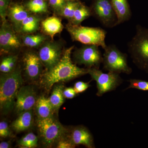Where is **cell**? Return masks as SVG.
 I'll use <instances>...</instances> for the list:
<instances>
[{
	"label": "cell",
	"instance_id": "obj_28",
	"mask_svg": "<svg viewBox=\"0 0 148 148\" xmlns=\"http://www.w3.org/2000/svg\"><path fill=\"white\" fill-rule=\"evenodd\" d=\"M9 2L10 0H0V15L3 22L6 21Z\"/></svg>",
	"mask_w": 148,
	"mask_h": 148
},
{
	"label": "cell",
	"instance_id": "obj_18",
	"mask_svg": "<svg viewBox=\"0 0 148 148\" xmlns=\"http://www.w3.org/2000/svg\"><path fill=\"white\" fill-rule=\"evenodd\" d=\"M8 14L17 29L21 22L30 15L27 8L18 4H14L11 6L8 9Z\"/></svg>",
	"mask_w": 148,
	"mask_h": 148
},
{
	"label": "cell",
	"instance_id": "obj_7",
	"mask_svg": "<svg viewBox=\"0 0 148 148\" xmlns=\"http://www.w3.org/2000/svg\"><path fill=\"white\" fill-rule=\"evenodd\" d=\"M88 74L92 79L96 82L98 89L96 95L98 97L116 90L123 81L119 74L111 72L105 73L98 68L88 69Z\"/></svg>",
	"mask_w": 148,
	"mask_h": 148
},
{
	"label": "cell",
	"instance_id": "obj_20",
	"mask_svg": "<svg viewBox=\"0 0 148 148\" xmlns=\"http://www.w3.org/2000/svg\"><path fill=\"white\" fill-rule=\"evenodd\" d=\"M40 21V19L38 16L30 15L21 22L18 30L26 35L34 33L39 28Z\"/></svg>",
	"mask_w": 148,
	"mask_h": 148
},
{
	"label": "cell",
	"instance_id": "obj_31",
	"mask_svg": "<svg viewBox=\"0 0 148 148\" xmlns=\"http://www.w3.org/2000/svg\"><path fill=\"white\" fill-rule=\"evenodd\" d=\"M90 86L89 82H84L82 81L77 82L74 85V88L77 94L82 93Z\"/></svg>",
	"mask_w": 148,
	"mask_h": 148
},
{
	"label": "cell",
	"instance_id": "obj_14",
	"mask_svg": "<svg viewBox=\"0 0 148 148\" xmlns=\"http://www.w3.org/2000/svg\"><path fill=\"white\" fill-rule=\"evenodd\" d=\"M70 140L75 146L83 145L88 148L95 147L92 134L82 125L76 126L72 130Z\"/></svg>",
	"mask_w": 148,
	"mask_h": 148
},
{
	"label": "cell",
	"instance_id": "obj_33",
	"mask_svg": "<svg viewBox=\"0 0 148 148\" xmlns=\"http://www.w3.org/2000/svg\"><path fill=\"white\" fill-rule=\"evenodd\" d=\"M56 145V147L58 148H73L75 147L70 139L68 140L64 138L60 140Z\"/></svg>",
	"mask_w": 148,
	"mask_h": 148
},
{
	"label": "cell",
	"instance_id": "obj_22",
	"mask_svg": "<svg viewBox=\"0 0 148 148\" xmlns=\"http://www.w3.org/2000/svg\"><path fill=\"white\" fill-rule=\"evenodd\" d=\"M92 11L86 6L81 3L74 13L73 19L69 23L79 25L83 21L92 15Z\"/></svg>",
	"mask_w": 148,
	"mask_h": 148
},
{
	"label": "cell",
	"instance_id": "obj_6",
	"mask_svg": "<svg viewBox=\"0 0 148 148\" xmlns=\"http://www.w3.org/2000/svg\"><path fill=\"white\" fill-rule=\"evenodd\" d=\"M103 54V69L108 72L130 75L132 69L128 65L127 56L114 45L107 46Z\"/></svg>",
	"mask_w": 148,
	"mask_h": 148
},
{
	"label": "cell",
	"instance_id": "obj_10",
	"mask_svg": "<svg viewBox=\"0 0 148 148\" xmlns=\"http://www.w3.org/2000/svg\"><path fill=\"white\" fill-rule=\"evenodd\" d=\"M58 43L53 41L45 42L39 51L38 55L47 71L53 68L61 59L64 52Z\"/></svg>",
	"mask_w": 148,
	"mask_h": 148
},
{
	"label": "cell",
	"instance_id": "obj_19",
	"mask_svg": "<svg viewBox=\"0 0 148 148\" xmlns=\"http://www.w3.org/2000/svg\"><path fill=\"white\" fill-rule=\"evenodd\" d=\"M34 108L38 119H40L53 116L55 112L49 98H45L44 95L38 98Z\"/></svg>",
	"mask_w": 148,
	"mask_h": 148
},
{
	"label": "cell",
	"instance_id": "obj_30",
	"mask_svg": "<svg viewBox=\"0 0 148 148\" xmlns=\"http://www.w3.org/2000/svg\"><path fill=\"white\" fill-rule=\"evenodd\" d=\"M66 2L65 0H49V4L54 10L59 13Z\"/></svg>",
	"mask_w": 148,
	"mask_h": 148
},
{
	"label": "cell",
	"instance_id": "obj_17",
	"mask_svg": "<svg viewBox=\"0 0 148 148\" xmlns=\"http://www.w3.org/2000/svg\"><path fill=\"white\" fill-rule=\"evenodd\" d=\"M43 32L53 40L56 34L61 33L64 29L61 19L53 16L48 17L41 22Z\"/></svg>",
	"mask_w": 148,
	"mask_h": 148
},
{
	"label": "cell",
	"instance_id": "obj_21",
	"mask_svg": "<svg viewBox=\"0 0 148 148\" xmlns=\"http://www.w3.org/2000/svg\"><path fill=\"white\" fill-rule=\"evenodd\" d=\"M64 88V85L61 84L55 85L51 95L48 98L55 112H58L65 101V98L63 94Z\"/></svg>",
	"mask_w": 148,
	"mask_h": 148
},
{
	"label": "cell",
	"instance_id": "obj_11",
	"mask_svg": "<svg viewBox=\"0 0 148 148\" xmlns=\"http://www.w3.org/2000/svg\"><path fill=\"white\" fill-rule=\"evenodd\" d=\"M38 98L34 88L32 86H22L16 95L14 110L16 113L33 110Z\"/></svg>",
	"mask_w": 148,
	"mask_h": 148
},
{
	"label": "cell",
	"instance_id": "obj_8",
	"mask_svg": "<svg viewBox=\"0 0 148 148\" xmlns=\"http://www.w3.org/2000/svg\"><path fill=\"white\" fill-rule=\"evenodd\" d=\"M98 46L84 45L75 51L73 58L75 63L84 65L87 69L98 68L103 64V56Z\"/></svg>",
	"mask_w": 148,
	"mask_h": 148
},
{
	"label": "cell",
	"instance_id": "obj_15",
	"mask_svg": "<svg viewBox=\"0 0 148 148\" xmlns=\"http://www.w3.org/2000/svg\"><path fill=\"white\" fill-rule=\"evenodd\" d=\"M34 123L33 110L18 114V116L11 125V127L15 132L19 133L27 131L32 127Z\"/></svg>",
	"mask_w": 148,
	"mask_h": 148
},
{
	"label": "cell",
	"instance_id": "obj_24",
	"mask_svg": "<svg viewBox=\"0 0 148 148\" xmlns=\"http://www.w3.org/2000/svg\"><path fill=\"white\" fill-rule=\"evenodd\" d=\"M26 8L29 11L35 14L45 13L47 11L45 0H30L26 4Z\"/></svg>",
	"mask_w": 148,
	"mask_h": 148
},
{
	"label": "cell",
	"instance_id": "obj_32",
	"mask_svg": "<svg viewBox=\"0 0 148 148\" xmlns=\"http://www.w3.org/2000/svg\"><path fill=\"white\" fill-rule=\"evenodd\" d=\"M8 66L6 69V73H10L15 69L16 61H17V56L14 55H10L7 56Z\"/></svg>",
	"mask_w": 148,
	"mask_h": 148
},
{
	"label": "cell",
	"instance_id": "obj_4",
	"mask_svg": "<svg viewBox=\"0 0 148 148\" xmlns=\"http://www.w3.org/2000/svg\"><path fill=\"white\" fill-rule=\"evenodd\" d=\"M66 28L73 41L87 45L101 46L104 49L107 47L106 42L107 32L102 28L84 27L71 23L66 25Z\"/></svg>",
	"mask_w": 148,
	"mask_h": 148
},
{
	"label": "cell",
	"instance_id": "obj_26",
	"mask_svg": "<svg viewBox=\"0 0 148 148\" xmlns=\"http://www.w3.org/2000/svg\"><path fill=\"white\" fill-rule=\"evenodd\" d=\"M38 141L36 135L30 132L18 140L17 144L21 148H34L38 146Z\"/></svg>",
	"mask_w": 148,
	"mask_h": 148
},
{
	"label": "cell",
	"instance_id": "obj_34",
	"mask_svg": "<svg viewBox=\"0 0 148 148\" xmlns=\"http://www.w3.org/2000/svg\"><path fill=\"white\" fill-rule=\"evenodd\" d=\"M63 94L65 98L72 99L75 98L77 94L74 89V88L70 87L64 88Z\"/></svg>",
	"mask_w": 148,
	"mask_h": 148
},
{
	"label": "cell",
	"instance_id": "obj_35",
	"mask_svg": "<svg viewBox=\"0 0 148 148\" xmlns=\"http://www.w3.org/2000/svg\"><path fill=\"white\" fill-rule=\"evenodd\" d=\"M11 147V143L10 142H2L0 143V148H9Z\"/></svg>",
	"mask_w": 148,
	"mask_h": 148
},
{
	"label": "cell",
	"instance_id": "obj_13",
	"mask_svg": "<svg viewBox=\"0 0 148 148\" xmlns=\"http://www.w3.org/2000/svg\"><path fill=\"white\" fill-rule=\"evenodd\" d=\"M23 60L24 72L27 77L33 81L40 78L43 65L38 54L35 52H27L24 55Z\"/></svg>",
	"mask_w": 148,
	"mask_h": 148
},
{
	"label": "cell",
	"instance_id": "obj_12",
	"mask_svg": "<svg viewBox=\"0 0 148 148\" xmlns=\"http://www.w3.org/2000/svg\"><path fill=\"white\" fill-rule=\"evenodd\" d=\"M20 40L6 21L3 22L0 30L1 53H8L21 47Z\"/></svg>",
	"mask_w": 148,
	"mask_h": 148
},
{
	"label": "cell",
	"instance_id": "obj_1",
	"mask_svg": "<svg viewBox=\"0 0 148 148\" xmlns=\"http://www.w3.org/2000/svg\"><path fill=\"white\" fill-rule=\"evenodd\" d=\"M74 48L73 46L66 49L57 64L42 75L41 84L47 91L56 84L69 81L88 74V69L79 68L72 61L71 54Z\"/></svg>",
	"mask_w": 148,
	"mask_h": 148
},
{
	"label": "cell",
	"instance_id": "obj_27",
	"mask_svg": "<svg viewBox=\"0 0 148 148\" xmlns=\"http://www.w3.org/2000/svg\"><path fill=\"white\" fill-rule=\"evenodd\" d=\"M129 85L125 90L130 88H135L143 91H148V81L138 79H130L127 81Z\"/></svg>",
	"mask_w": 148,
	"mask_h": 148
},
{
	"label": "cell",
	"instance_id": "obj_29",
	"mask_svg": "<svg viewBox=\"0 0 148 148\" xmlns=\"http://www.w3.org/2000/svg\"><path fill=\"white\" fill-rule=\"evenodd\" d=\"M11 135V131L8 123L5 121L0 122V137L3 138L9 137Z\"/></svg>",
	"mask_w": 148,
	"mask_h": 148
},
{
	"label": "cell",
	"instance_id": "obj_5",
	"mask_svg": "<svg viewBox=\"0 0 148 148\" xmlns=\"http://www.w3.org/2000/svg\"><path fill=\"white\" fill-rule=\"evenodd\" d=\"M37 127L43 145L51 147L64 138L67 130L54 116L44 119H38Z\"/></svg>",
	"mask_w": 148,
	"mask_h": 148
},
{
	"label": "cell",
	"instance_id": "obj_3",
	"mask_svg": "<svg viewBox=\"0 0 148 148\" xmlns=\"http://www.w3.org/2000/svg\"><path fill=\"white\" fill-rule=\"evenodd\" d=\"M128 51L138 69L148 73V29L138 24L134 36L127 44Z\"/></svg>",
	"mask_w": 148,
	"mask_h": 148
},
{
	"label": "cell",
	"instance_id": "obj_36",
	"mask_svg": "<svg viewBox=\"0 0 148 148\" xmlns=\"http://www.w3.org/2000/svg\"><path fill=\"white\" fill-rule=\"evenodd\" d=\"M66 1H76V0H65Z\"/></svg>",
	"mask_w": 148,
	"mask_h": 148
},
{
	"label": "cell",
	"instance_id": "obj_25",
	"mask_svg": "<svg viewBox=\"0 0 148 148\" xmlns=\"http://www.w3.org/2000/svg\"><path fill=\"white\" fill-rule=\"evenodd\" d=\"M81 3L77 1H66L64 7L59 12V14L68 19L69 22H71L73 19L75 11Z\"/></svg>",
	"mask_w": 148,
	"mask_h": 148
},
{
	"label": "cell",
	"instance_id": "obj_2",
	"mask_svg": "<svg viewBox=\"0 0 148 148\" xmlns=\"http://www.w3.org/2000/svg\"><path fill=\"white\" fill-rule=\"evenodd\" d=\"M23 83L24 80L19 68L1 76L0 109L3 114H8L14 109L16 95Z\"/></svg>",
	"mask_w": 148,
	"mask_h": 148
},
{
	"label": "cell",
	"instance_id": "obj_23",
	"mask_svg": "<svg viewBox=\"0 0 148 148\" xmlns=\"http://www.w3.org/2000/svg\"><path fill=\"white\" fill-rule=\"evenodd\" d=\"M46 38L44 35L41 34H27L22 38L24 45L28 47L36 48L40 46L45 42Z\"/></svg>",
	"mask_w": 148,
	"mask_h": 148
},
{
	"label": "cell",
	"instance_id": "obj_9",
	"mask_svg": "<svg viewBox=\"0 0 148 148\" xmlns=\"http://www.w3.org/2000/svg\"><path fill=\"white\" fill-rule=\"evenodd\" d=\"M91 11L105 27L111 28L117 26V18L111 0H94Z\"/></svg>",
	"mask_w": 148,
	"mask_h": 148
},
{
	"label": "cell",
	"instance_id": "obj_16",
	"mask_svg": "<svg viewBox=\"0 0 148 148\" xmlns=\"http://www.w3.org/2000/svg\"><path fill=\"white\" fill-rule=\"evenodd\" d=\"M117 18V26L131 18L132 13L127 0H111Z\"/></svg>",
	"mask_w": 148,
	"mask_h": 148
}]
</instances>
